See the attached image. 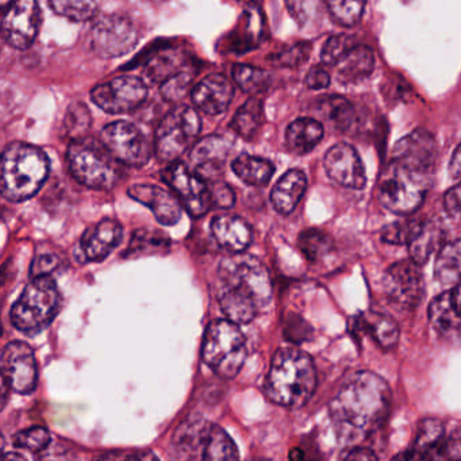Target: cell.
Wrapping results in <instances>:
<instances>
[{
	"instance_id": "cell-1",
	"label": "cell",
	"mask_w": 461,
	"mask_h": 461,
	"mask_svg": "<svg viewBox=\"0 0 461 461\" xmlns=\"http://www.w3.org/2000/svg\"><path fill=\"white\" fill-rule=\"evenodd\" d=\"M391 407L387 383L374 372L353 375L330 403V418L337 438L356 445L384 423Z\"/></svg>"
},
{
	"instance_id": "cell-2",
	"label": "cell",
	"mask_w": 461,
	"mask_h": 461,
	"mask_svg": "<svg viewBox=\"0 0 461 461\" xmlns=\"http://www.w3.org/2000/svg\"><path fill=\"white\" fill-rule=\"evenodd\" d=\"M221 309L231 322H252L272 299V282L268 269L255 256L234 253L218 269Z\"/></svg>"
},
{
	"instance_id": "cell-3",
	"label": "cell",
	"mask_w": 461,
	"mask_h": 461,
	"mask_svg": "<svg viewBox=\"0 0 461 461\" xmlns=\"http://www.w3.org/2000/svg\"><path fill=\"white\" fill-rule=\"evenodd\" d=\"M317 387V372L307 353L296 348H282L272 357L266 380L269 401L299 409L312 399Z\"/></svg>"
},
{
	"instance_id": "cell-4",
	"label": "cell",
	"mask_w": 461,
	"mask_h": 461,
	"mask_svg": "<svg viewBox=\"0 0 461 461\" xmlns=\"http://www.w3.org/2000/svg\"><path fill=\"white\" fill-rule=\"evenodd\" d=\"M50 175L47 153L26 142L7 145L2 156V195L10 202L33 198Z\"/></svg>"
},
{
	"instance_id": "cell-5",
	"label": "cell",
	"mask_w": 461,
	"mask_h": 461,
	"mask_svg": "<svg viewBox=\"0 0 461 461\" xmlns=\"http://www.w3.org/2000/svg\"><path fill=\"white\" fill-rule=\"evenodd\" d=\"M172 456L180 460H237L239 447L220 426L202 417L185 420L172 437Z\"/></svg>"
},
{
	"instance_id": "cell-6",
	"label": "cell",
	"mask_w": 461,
	"mask_h": 461,
	"mask_svg": "<svg viewBox=\"0 0 461 461\" xmlns=\"http://www.w3.org/2000/svg\"><path fill=\"white\" fill-rule=\"evenodd\" d=\"M433 174L391 158L379 185L383 206L396 214H411L422 206Z\"/></svg>"
},
{
	"instance_id": "cell-7",
	"label": "cell",
	"mask_w": 461,
	"mask_h": 461,
	"mask_svg": "<svg viewBox=\"0 0 461 461\" xmlns=\"http://www.w3.org/2000/svg\"><path fill=\"white\" fill-rule=\"evenodd\" d=\"M117 158L104 142L90 137L74 140L67 150V163L72 176L86 187L109 191L120 180Z\"/></svg>"
},
{
	"instance_id": "cell-8",
	"label": "cell",
	"mask_w": 461,
	"mask_h": 461,
	"mask_svg": "<svg viewBox=\"0 0 461 461\" xmlns=\"http://www.w3.org/2000/svg\"><path fill=\"white\" fill-rule=\"evenodd\" d=\"M60 307L58 285L50 275L37 276L13 304L10 320L17 330L33 336L52 323Z\"/></svg>"
},
{
	"instance_id": "cell-9",
	"label": "cell",
	"mask_w": 461,
	"mask_h": 461,
	"mask_svg": "<svg viewBox=\"0 0 461 461\" xmlns=\"http://www.w3.org/2000/svg\"><path fill=\"white\" fill-rule=\"evenodd\" d=\"M247 339L239 323L212 321L207 326L202 345L204 364L222 379H233L247 360Z\"/></svg>"
},
{
	"instance_id": "cell-10",
	"label": "cell",
	"mask_w": 461,
	"mask_h": 461,
	"mask_svg": "<svg viewBox=\"0 0 461 461\" xmlns=\"http://www.w3.org/2000/svg\"><path fill=\"white\" fill-rule=\"evenodd\" d=\"M202 121L190 106H177L161 120L156 131L155 153L160 163L179 160L198 141Z\"/></svg>"
},
{
	"instance_id": "cell-11",
	"label": "cell",
	"mask_w": 461,
	"mask_h": 461,
	"mask_svg": "<svg viewBox=\"0 0 461 461\" xmlns=\"http://www.w3.org/2000/svg\"><path fill=\"white\" fill-rule=\"evenodd\" d=\"M140 31L125 14L104 15L90 32V47L102 59L128 55L139 44Z\"/></svg>"
},
{
	"instance_id": "cell-12",
	"label": "cell",
	"mask_w": 461,
	"mask_h": 461,
	"mask_svg": "<svg viewBox=\"0 0 461 461\" xmlns=\"http://www.w3.org/2000/svg\"><path fill=\"white\" fill-rule=\"evenodd\" d=\"M101 141L125 166H145L152 155V147L145 134L128 121H118L104 126Z\"/></svg>"
},
{
	"instance_id": "cell-13",
	"label": "cell",
	"mask_w": 461,
	"mask_h": 461,
	"mask_svg": "<svg viewBox=\"0 0 461 461\" xmlns=\"http://www.w3.org/2000/svg\"><path fill=\"white\" fill-rule=\"evenodd\" d=\"M148 98V86L136 77H121L91 91L94 104L109 114H125L139 109Z\"/></svg>"
},
{
	"instance_id": "cell-14",
	"label": "cell",
	"mask_w": 461,
	"mask_h": 461,
	"mask_svg": "<svg viewBox=\"0 0 461 461\" xmlns=\"http://www.w3.org/2000/svg\"><path fill=\"white\" fill-rule=\"evenodd\" d=\"M163 179L176 194L183 207L193 217L206 214L212 206L209 185L185 164L175 161L163 171Z\"/></svg>"
},
{
	"instance_id": "cell-15",
	"label": "cell",
	"mask_w": 461,
	"mask_h": 461,
	"mask_svg": "<svg viewBox=\"0 0 461 461\" xmlns=\"http://www.w3.org/2000/svg\"><path fill=\"white\" fill-rule=\"evenodd\" d=\"M4 387L23 395L33 393L39 380L36 356L26 342L13 341L4 348L2 358Z\"/></svg>"
},
{
	"instance_id": "cell-16",
	"label": "cell",
	"mask_w": 461,
	"mask_h": 461,
	"mask_svg": "<svg viewBox=\"0 0 461 461\" xmlns=\"http://www.w3.org/2000/svg\"><path fill=\"white\" fill-rule=\"evenodd\" d=\"M41 25V10L37 0H15L4 13L2 34L5 41L17 50L31 48Z\"/></svg>"
},
{
	"instance_id": "cell-17",
	"label": "cell",
	"mask_w": 461,
	"mask_h": 461,
	"mask_svg": "<svg viewBox=\"0 0 461 461\" xmlns=\"http://www.w3.org/2000/svg\"><path fill=\"white\" fill-rule=\"evenodd\" d=\"M383 285L388 299L402 309H415L422 301L425 291L422 272L412 260L393 264L385 272Z\"/></svg>"
},
{
	"instance_id": "cell-18",
	"label": "cell",
	"mask_w": 461,
	"mask_h": 461,
	"mask_svg": "<svg viewBox=\"0 0 461 461\" xmlns=\"http://www.w3.org/2000/svg\"><path fill=\"white\" fill-rule=\"evenodd\" d=\"M326 174L344 187L361 190L366 183V168L355 148L337 144L328 150L323 160Z\"/></svg>"
},
{
	"instance_id": "cell-19",
	"label": "cell",
	"mask_w": 461,
	"mask_h": 461,
	"mask_svg": "<svg viewBox=\"0 0 461 461\" xmlns=\"http://www.w3.org/2000/svg\"><path fill=\"white\" fill-rule=\"evenodd\" d=\"M230 150V141L225 137L212 134L199 140L191 149L190 161L193 171L203 177L206 182L217 180L225 168Z\"/></svg>"
},
{
	"instance_id": "cell-20",
	"label": "cell",
	"mask_w": 461,
	"mask_h": 461,
	"mask_svg": "<svg viewBox=\"0 0 461 461\" xmlns=\"http://www.w3.org/2000/svg\"><path fill=\"white\" fill-rule=\"evenodd\" d=\"M393 158L420 171L433 174L437 158L436 140L429 131L418 129L399 140L393 148Z\"/></svg>"
},
{
	"instance_id": "cell-21",
	"label": "cell",
	"mask_w": 461,
	"mask_h": 461,
	"mask_svg": "<svg viewBox=\"0 0 461 461\" xmlns=\"http://www.w3.org/2000/svg\"><path fill=\"white\" fill-rule=\"evenodd\" d=\"M128 194L134 201L152 210L156 220L163 225H176L182 218L183 204L180 199L158 185H136L129 188Z\"/></svg>"
},
{
	"instance_id": "cell-22",
	"label": "cell",
	"mask_w": 461,
	"mask_h": 461,
	"mask_svg": "<svg viewBox=\"0 0 461 461\" xmlns=\"http://www.w3.org/2000/svg\"><path fill=\"white\" fill-rule=\"evenodd\" d=\"M123 229L118 221L104 218L88 228L80 240V249L86 261H102L121 244Z\"/></svg>"
},
{
	"instance_id": "cell-23",
	"label": "cell",
	"mask_w": 461,
	"mask_h": 461,
	"mask_svg": "<svg viewBox=\"0 0 461 461\" xmlns=\"http://www.w3.org/2000/svg\"><path fill=\"white\" fill-rule=\"evenodd\" d=\"M234 98V86L221 74L209 75L193 88V104L207 115L223 114Z\"/></svg>"
},
{
	"instance_id": "cell-24",
	"label": "cell",
	"mask_w": 461,
	"mask_h": 461,
	"mask_svg": "<svg viewBox=\"0 0 461 461\" xmlns=\"http://www.w3.org/2000/svg\"><path fill=\"white\" fill-rule=\"evenodd\" d=\"M212 233L217 244L231 255L245 252L252 244V228L239 215H217L212 221Z\"/></svg>"
},
{
	"instance_id": "cell-25",
	"label": "cell",
	"mask_w": 461,
	"mask_h": 461,
	"mask_svg": "<svg viewBox=\"0 0 461 461\" xmlns=\"http://www.w3.org/2000/svg\"><path fill=\"white\" fill-rule=\"evenodd\" d=\"M306 188L307 179L303 172L299 169L285 172L272 190V206L279 214H291L303 198Z\"/></svg>"
},
{
	"instance_id": "cell-26",
	"label": "cell",
	"mask_w": 461,
	"mask_h": 461,
	"mask_svg": "<svg viewBox=\"0 0 461 461\" xmlns=\"http://www.w3.org/2000/svg\"><path fill=\"white\" fill-rule=\"evenodd\" d=\"M375 56L371 48L356 45L337 64V77L342 85H356L374 72Z\"/></svg>"
},
{
	"instance_id": "cell-27",
	"label": "cell",
	"mask_w": 461,
	"mask_h": 461,
	"mask_svg": "<svg viewBox=\"0 0 461 461\" xmlns=\"http://www.w3.org/2000/svg\"><path fill=\"white\" fill-rule=\"evenodd\" d=\"M322 137V123L312 118H299L288 126L285 145L294 155H306L320 144Z\"/></svg>"
},
{
	"instance_id": "cell-28",
	"label": "cell",
	"mask_w": 461,
	"mask_h": 461,
	"mask_svg": "<svg viewBox=\"0 0 461 461\" xmlns=\"http://www.w3.org/2000/svg\"><path fill=\"white\" fill-rule=\"evenodd\" d=\"M429 318L436 330L447 339L461 334V314L453 303L452 291L436 296L429 307Z\"/></svg>"
},
{
	"instance_id": "cell-29",
	"label": "cell",
	"mask_w": 461,
	"mask_h": 461,
	"mask_svg": "<svg viewBox=\"0 0 461 461\" xmlns=\"http://www.w3.org/2000/svg\"><path fill=\"white\" fill-rule=\"evenodd\" d=\"M444 439V426L438 420L426 418L418 426L417 437H415L414 449L409 453L399 455L403 458H431L438 457L439 450L445 449L442 447Z\"/></svg>"
},
{
	"instance_id": "cell-30",
	"label": "cell",
	"mask_w": 461,
	"mask_h": 461,
	"mask_svg": "<svg viewBox=\"0 0 461 461\" xmlns=\"http://www.w3.org/2000/svg\"><path fill=\"white\" fill-rule=\"evenodd\" d=\"M358 330L369 334L383 349H391L395 347L399 339V329L395 321L385 314L379 312H366L355 320Z\"/></svg>"
},
{
	"instance_id": "cell-31",
	"label": "cell",
	"mask_w": 461,
	"mask_h": 461,
	"mask_svg": "<svg viewBox=\"0 0 461 461\" xmlns=\"http://www.w3.org/2000/svg\"><path fill=\"white\" fill-rule=\"evenodd\" d=\"M231 169L245 185H253V187H263L268 185L275 174V167L271 161L258 156L247 155V153H242L239 158H234Z\"/></svg>"
},
{
	"instance_id": "cell-32",
	"label": "cell",
	"mask_w": 461,
	"mask_h": 461,
	"mask_svg": "<svg viewBox=\"0 0 461 461\" xmlns=\"http://www.w3.org/2000/svg\"><path fill=\"white\" fill-rule=\"evenodd\" d=\"M444 230L436 222H423L414 239L410 242V256L418 266H422L436 250L441 249Z\"/></svg>"
},
{
	"instance_id": "cell-33",
	"label": "cell",
	"mask_w": 461,
	"mask_h": 461,
	"mask_svg": "<svg viewBox=\"0 0 461 461\" xmlns=\"http://www.w3.org/2000/svg\"><path fill=\"white\" fill-rule=\"evenodd\" d=\"M185 63V56L176 50H164L152 56L144 69L145 83L161 85L172 75L177 74Z\"/></svg>"
},
{
	"instance_id": "cell-34",
	"label": "cell",
	"mask_w": 461,
	"mask_h": 461,
	"mask_svg": "<svg viewBox=\"0 0 461 461\" xmlns=\"http://www.w3.org/2000/svg\"><path fill=\"white\" fill-rule=\"evenodd\" d=\"M434 276L442 285H460L461 240L449 242L438 250L434 266Z\"/></svg>"
},
{
	"instance_id": "cell-35",
	"label": "cell",
	"mask_w": 461,
	"mask_h": 461,
	"mask_svg": "<svg viewBox=\"0 0 461 461\" xmlns=\"http://www.w3.org/2000/svg\"><path fill=\"white\" fill-rule=\"evenodd\" d=\"M264 121L263 102L252 98L245 102L230 122V129L244 140H252L260 131Z\"/></svg>"
},
{
	"instance_id": "cell-36",
	"label": "cell",
	"mask_w": 461,
	"mask_h": 461,
	"mask_svg": "<svg viewBox=\"0 0 461 461\" xmlns=\"http://www.w3.org/2000/svg\"><path fill=\"white\" fill-rule=\"evenodd\" d=\"M321 117L337 131H344L352 126L353 107L347 99L341 96H326L318 104Z\"/></svg>"
},
{
	"instance_id": "cell-37",
	"label": "cell",
	"mask_w": 461,
	"mask_h": 461,
	"mask_svg": "<svg viewBox=\"0 0 461 461\" xmlns=\"http://www.w3.org/2000/svg\"><path fill=\"white\" fill-rule=\"evenodd\" d=\"M233 77L237 86L250 95H258V94L268 90L272 80L269 72L256 68V67L245 66V64L234 66Z\"/></svg>"
},
{
	"instance_id": "cell-38",
	"label": "cell",
	"mask_w": 461,
	"mask_h": 461,
	"mask_svg": "<svg viewBox=\"0 0 461 461\" xmlns=\"http://www.w3.org/2000/svg\"><path fill=\"white\" fill-rule=\"evenodd\" d=\"M52 12L74 23H86L96 15L95 0H48Z\"/></svg>"
},
{
	"instance_id": "cell-39",
	"label": "cell",
	"mask_w": 461,
	"mask_h": 461,
	"mask_svg": "<svg viewBox=\"0 0 461 461\" xmlns=\"http://www.w3.org/2000/svg\"><path fill=\"white\" fill-rule=\"evenodd\" d=\"M331 18L339 25L352 28L363 18L366 0H325Z\"/></svg>"
},
{
	"instance_id": "cell-40",
	"label": "cell",
	"mask_w": 461,
	"mask_h": 461,
	"mask_svg": "<svg viewBox=\"0 0 461 461\" xmlns=\"http://www.w3.org/2000/svg\"><path fill=\"white\" fill-rule=\"evenodd\" d=\"M298 244L307 260L312 263L325 258L333 247L330 237L325 231L318 230V229H307V230L302 231Z\"/></svg>"
},
{
	"instance_id": "cell-41",
	"label": "cell",
	"mask_w": 461,
	"mask_h": 461,
	"mask_svg": "<svg viewBox=\"0 0 461 461\" xmlns=\"http://www.w3.org/2000/svg\"><path fill=\"white\" fill-rule=\"evenodd\" d=\"M13 444L21 449L28 450V452L40 453L47 449L48 445L50 444V434L42 426H34V428L18 431L13 437Z\"/></svg>"
},
{
	"instance_id": "cell-42",
	"label": "cell",
	"mask_w": 461,
	"mask_h": 461,
	"mask_svg": "<svg viewBox=\"0 0 461 461\" xmlns=\"http://www.w3.org/2000/svg\"><path fill=\"white\" fill-rule=\"evenodd\" d=\"M422 221L407 220L401 222L391 223L387 228L383 229V241L393 245H409L415 234L422 228Z\"/></svg>"
},
{
	"instance_id": "cell-43",
	"label": "cell",
	"mask_w": 461,
	"mask_h": 461,
	"mask_svg": "<svg viewBox=\"0 0 461 461\" xmlns=\"http://www.w3.org/2000/svg\"><path fill=\"white\" fill-rule=\"evenodd\" d=\"M355 47L353 37L344 36V34L330 37L323 45L322 52H321L322 63L326 66H337L341 59Z\"/></svg>"
},
{
	"instance_id": "cell-44",
	"label": "cell",
	"mask_w": 461,
	"mask_h": 461,
	"mask_svg": "<svg viewBox=\"0 0 461 461\" xmlns=\"http://www.w3.org/2000/svg\"><path fill=\"white\" fill-rule=\"evenodd\" d=\"M193 75L179 71L161 83L160 93L168 102H179L187 95L193 85Z\"/></svg>"
},
{
	"instance_id": "cell-45",
	"label": "cell",
	"mask_w": 461,
	"mask_h": 461,
	"mask_svg": "<svg viewBox=\"0 0 461 461\" xmlns=\"http://www.w3.org/2000/svg\"><path fill=\"white\" fill-rule=\"evenodd\" d=\"M64 126L67 131L74 136V140L82 139L83 134L90 129L91 115L83 104H72L67 110Z\"/></svg>"
},
{
	"instance_id": "cell-46",
	"label": "cell",
	"mask_w": 461,
	"mask_h": 461,
	"mask_svg": "<svg viewBox=\"0 0 461 461\" xmlns=\"http://www.w3.org/2000/svg\"><path fill=\"white\" fill-rule=\"evenodd\" d=\"M312 47L307 42H301V44L294 45L290 50H285L275 58V64L285 68H296L306 63L310 58Z\"/></svg>"
},
{
	"instance_id": "cell-47",
	"label": "cell",
	"mask_w": 461,
	"mask_h": 461,
	"mask_svg": "<svg viewBox=\"0 0 461 461\" xmlns=\"http://www.w3.org/2000/svg\"><path fill=\"white\" fill-rule=\"evenodd\" d=\"M210 194H212V206L220 207V209H231L236 203V195H234L233 188L223 182L212 180L209 185Z\"/></svg>"
},
{
	"instance_id": "cell-48",
	"label": "cell",
	"mask_w": 461,
	"mask_h": 461,
	"mask_svg": "<svg viewBox=\"0 0 461 461\" xmlns=\"http://www.w3.org/2000/svg\"><path fill=\"white\" fill-rule=\"evenodd\" d=\"M60 260L55 255H42L36 258L32 264V277L47 276L58 268Z\"/></svg>"
},
{
	"instance_id": "cell-49",
	"label": "cell",
	"mask_w": 461,
	"mask_h": 461,
	"mask_svg": "<svg viewBox=\"0 0 461 461\" xmlns=\"http://www.w3.org/2000/svg\"><path fill=\"white\" fill-rule=\"evenodd\" d=\"M330 85V77L325 69L314 67L310 69L306 77V86L310 90H323Z\"/></svg>"
},
{
	"instance_id": "cell-50",
	"label": "cell",
	"mask_w": 461,
	"mask_h": 461,
	"mask_svg": "<svg viewBox=\"0 0 461 461\" xmlns=\"http://www.w3.org/2000/svg\"><path fill=\"white\" fill-rule=\"evenodd\" d=\"M444 206L453 217L461 215V185L450 188L444 196Z\"/></svg>"
},
{
	"instance_id": "cell-51",
	"label": "cell",
	"mask_w": 461,
	"mask_h": 461,
	"mask_svg": "<svg viewBox=\"0 0 461 461\" xmlns=\"http://www.w3.org/2000/svg\"><path fill=\"white\" fill-rule=\"evenodd\" d=\"M287 6L291 14L299 23H304L312 12V0H287Z\"/></svg>"
},
{
	"instance_id": "cell-52",
	"label": "cell",
	"mask_w": 461,
	"mask_h": 461,
	"mask_svg": "<svg viewBox=\"0 0 461 461\" xmlns=\"http://www.w3.org/2000/svg\"><path fill=\"white\" fill-rule=\"evenodd\" d=\"M341 458L344 460H376L377 456L366 447H352L342 453Z\"/></svg>"
},
{
	"instance_id": "cell-53",
	"label": "cell",
	"mask_w": 461,
	"mask_h": 461,
	"mask_svg": "<svg viewBox=\"0 0 461 461\" xmlns=\"http://www.w3.org/2000/svg\"><path fill=\"white\" fill-rule=\"evenodd\" d=\"M450 175L455 179H461V145H458L457 149L453 153L452 161L449 166Z\"/></svg>"
},
{
	"instance_id": "cell-54",
	"label": "cell",
	"mask_w": 461,
	"mask_h": 461,
	"mask_svg": "<svg viewBox=\"0 0 461 461\" xmlns=\"http://www.w3.org/2000/svg\"><path fill=\"white\" fill-rule=\"evenodd\" d=\"M453 303L461 314V283L452 291Z\"/></svg>"
},
{
	"instance_id": "cell-55",
	"label": "cell",
	"mask_w": 461,
	"mask_h": 461,
	"mask_svg": "<svg viewBox=\"0 0 461 461\" xmlns=\"http://www.w3.org/2000/svg\"><path fill=\"white\" fill-rule=\"evenodd\" d=\"M450 449H455L453 450L452 455H450L452 457H461V433L460 437L452 442V447H450Z\"/></svg>"
},
{
	"instance_id": "cell-56",
	"label": "cell",
	"mask_w": 461,
	"mask_h": 461,
	"mask_svg": "<svg viewBox=\"0 0 461 461\" xmlns=\"http://www.w3.org/2000/svg\"><path fill=\"white\" fill-rule=\"evenodd\" d=\"M304 457L303 450L301 449H293L290 453V458L293 460H301V458Z\"/></svg>"
},
{
	"instance_id": "cell-57",
	"label": "cell",
	"mask_w": 461,
	"mask_h": 461,
	"mask_svg": "<svg viewBox=\"0 0 461 461\" xmlns=\"http://www.w3.org/2000/svg\"><path fill=\"white\" fill-rule=\"evenodd\" d=\"M14 2L15 0H0V6H2L4 13L6 12V10L9 9Z\"/></svg>"
}]
</instances>
